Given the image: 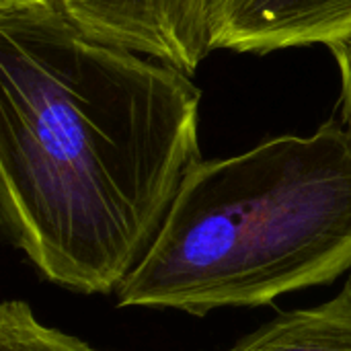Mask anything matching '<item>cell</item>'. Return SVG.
<instances>
[{"label": "cell", "instance_id": "obj_5", "mask_svg": "<svg viewBox=\"0 0 351 351\" xmlns=\"http://www.w3.org/2000/svg\"><path fill=\"white\" fill-rule=\"evenodd\" d=\"M226 351H351V276L331 300L280 313Z\"/></svg>", "mask_w": 351, "mask_h": 351}, {"label": "cell", "instance_id": "obj_1", "mask_svg": "<svg viewBox=\"0 0 351 351\" xmlns=\"http://www.w3.org/2000/svg\"><path fill=\"white\" fill-rule=\"evenodd\" d=\"M199 101L62 12L0 19V224L41 280L117 294L204 160Z\"/></svg>", "mask_w": 351, "mask_h": 351}, {"label": "cell", "instance_id": "obj_6", "mask_svg": "<svg viewBox=\"0 0 351 351\" xmlns=\"http://www.w3.org/2000/svg\"><path fill=\"white\" fill-rule=\"evenodd\" d=\"M0 351H111L41 323L25 300H4L0 306Z\"/></svg>", "mask_w": 351, "mask_h": 351}, {"label": "cell", "instance_id": "obj_3", "mask_svg": "<svg viewBox=\"0 0 351 351\" xmlns=\"http://www.w3.org/2000/svg\"><path fill=\"white\" fill-rule=\"evenodd\" d=\"M210 0H60L86 35L144 53L193 76L212 51Z\"/></svg>", "mask_w": 351, "mask_h": 351}, {"label": "cell", "instance_id": "obj_4", "mask_svg": "<svg viewBox=\"0 0 351 351\" xmlns=\"http://www.w3.org/2000/svg\"><path fill=\"white\" fill-rule=\"evenodd\" d=\"M210 45L265 56L351 35V0H210Z\"/></svg>", "mask_w": 351, "mask_h": 351}, {"label": "cell", "instance_id": "obj_7", "mask_svg": "<svg viewBox=\"0 0 351 351\" xmlns=\"http://www.w3.org/2000/svg\"><path fill=\"white\" fill-rule=\"evenodd\" d=\"M339 70V113L341 123L351 136V35H346L327 45Z\"/></svg>", "mask_w": 351, "mask_h": 351}, {"label": "cell", "instance_id": "obj_2", "mask_svg": "<svg viewBox=\"0 0 351 351\" xmlns=\"http://www.w3.org/2000/svg\"><path fill=\"white\" fill-rule=\"evenodd\" d=\"M351 269V136L331 119L197 162L117 308H259Z\"/></svg>", "mask_w": 351, "mask_h": 351}]
</instances>
